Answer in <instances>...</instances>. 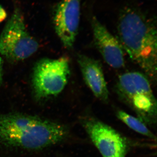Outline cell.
<instances>
[{
	"label": "cell",
	"mask_w": 157,
	"mask_h": 157,
	"mask_svg": "<svg viewBox=\"0 0 157 157\" xmlns=\"http://www.w3.org/2000/svg\"><path fill=\"white\" fill-rule=\"evenodd\" d=\"M66 126L21 113L0 115V143L8 147L39 150L62 142L67 136Z\"/></svg>",
	"instance_id": "obj_1"
},
{
	"label": "cell",
	"mask_w": 157,
	"mask_h": 157,
	"mask_svg": "<svg viewBox=\"0 0 157 157\" xmlns=\"http://www.w3.org/2000/svg\"><path fill=\"white\" fill-rule=\"evenodd\" d=\"M119 41L124 51L151 79L157 76V30L152 19L135 7H126L117 23Z\"/></svg>",
	"instance_id": "obj_2"
},
{
	"label": "cell",
	"mask_w": 157,
	"mask_h": 157,
	"mask_svg": "<svg viewBox=\"0 0 157 157\" xmlns=\"http://www.w3.org/2000/svg\"><path fill=\"white\" fill-rule=\"evenodd\" d=\"M14 7L0 36V54L10 61L18 62L36 53L39 45L28 31L22 11L15 2Z\"/></svg>",
	"instance_id": "obj_3"
},
{
	"label": "cell",
	"mask_w": 157,
	"mask_h": 157,
	"mask_svg": "<svg viewBox=\"0 0 157 157\" xmlns=\"http://www.w3.org/2000/svg\"><path fill=\"white\" fill-rule=\"evenodd\" d=\"M118 94L145 120L156 115V100L149 79L137 72L124 73L119 76Z\"/></svg>",
	"instance_id": "obj_4"
},
{
	"label": "cell",
	"mask_w": 157,
	"mask_h": 157,
	"mask_svg": "<svg viewBox=\"0 0 157 157\" xmlns=\"http://www.w3.org/2000/svg\"><path fill=\"white\" fill-rule=\"evenodd\" d=\"M70 75L67 58L39 60L34 67L32 77L35 97L41 100L59 94L67 83Z\"/></svg>",
	"instance_id": "obj_5"
},
{
	"label": "cell",
	"mask_w": 157,
	"mask_h": 157,
	"mask_svg": "<svg viewBox=\"0 0 157 157\" xmlns=\"http://www.w3.org/2000/svg\"><path fill=\"white\" fill-rule=\"evenodd\" d=\"M82 125L102 157H126V142L115 130L91 118L84 120Z\"/></svg>",
	"instance_id": "obj_6"
},
{
	"label": "cell",
	"mask_w": 157,
	"mask_h": 157,
	"mask_svg": "<svg viewBox=\"0 0 157 157\" xmlns=\"http://www.w3.org/2000/svg\"><path fill=\"white\" fill-rule=\"evenodd\" d=\"M82 0H61L53 11L56 33L65 48L73 47L78 34Z\"/></svg>",
	"instance_id": "obj_7"
},
{
	"label": "cell",
	"mask_w": 157,
	"mask_h": 157,
	"mask_svg": "<svg viewBox=\"0 0 157 157\" xmlns=\"http://www.w3.org/2000/svg\"><path fill=\"white\" fill-rule=\"evenodd\" d=\"M91 26L95 44L104 60L114 69L123 67L124 51L117 38L96 17L92 18Z\"/></svg>",
	"instance_id": "obj_8"
},
{
	"label": "cell",
	"mask_w": 157,
	"mask_h": 157,
	"mask_svg": "<svg viewBox=\"0 0 157 157\" xmlns=\"http://www.w3.org/2000/svg\"><path fill=\"white\" fill-rule=\"evenodd\" d=\"M77 61L86 84L95 97L107 102L109 91L100 62L84 55H78Z\"/></svg>",
	"instance_id": "obj_9"
},
{
	"label": "cell",
	"mask_w": 157,
	"mask_h": 157,
	"mask_svg": "<svg viewBox=\"0 0 157 157\" xmlns=\"http://www.w3.org/2000/svg\"><path fill=\"white\" fill-rule=\"evenodd\" d=\"M117 116L119 119L135 132L154 140L156 139L155 136L140 119L130 115L123 110H118L117 112Z\"/></svg>",
	"instance_id": "obj_10"
},
{
	"label": "cell",
	"mask_w": 157,
	"mask_h": 157,
	"mask_svg": "<svg viewBox=\"0 0 157 157\" xmlns=\"http://www.w3.org/2000/svg\"><path fill=\"white\" fill-rule=\"evenodd\" d=\"M7 13L5 9L0 5V23L3 22L7 18Z\"/></svg>",
	"instance_id": "obj_11"
},
{
	"label": "cell",
	"mask_w": 157,
	"mask_h": 157,
	"mask_svg": "<svg viewBox=\"0 0 157 157\" xmlns=\"http://www.w3.org/2000/svg\"><path fill=\"white\" fill-rule=\"evenodd\" d=\"M3 61L2 58L0 56V86L3 80Z\"/></svg>",
	"instance_id": "obj_12"
}]
</instances>
